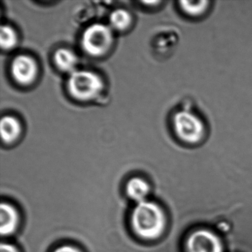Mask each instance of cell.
Wrapping results in <instances>:
<instances>
[{"instance_id":"cell-1","label":"cell","mask_w":252,"mask_h":252,"mask_svg":"<svg viewBox=\"0 0 252 252\" xmlns=\"http://www.w3.org/2000/svg\"><path fill=\"white\" fill-rule=\"evenodd\" d=\"M131 224L137 235L145 240H154L164 231L166 216L157 203L147 200L137 203L134 208Z\"/></svg>"},{"instance_id":"cell-2","label":"cell","mask_w":252,"mask_h":252,"mask_svg":"<svg viewBox=\"0 0 252 252\" xmlns=\"http://www.w3.org/2000/svg\"><path fill=\"white\" fill-rule=\"evenodd\" d=\"M103 87L100 76L89 70H76L70 73L67 80L69 93L79 101L94 99L101 92Z\"/></svg>"},{"instance_id":"cell-3","label":"cell","mask_w":252,"mask_h":252,"mask_svg":"<svg viewBox=\"0 0 252 252\" xmlns=\"http://www.w3.org/2000/svg\"><path fill=\"white\" fill-rule=\"evenodd\" d=\"M175 133L180 140L188 144H196L203 139L206 132L204 123L190 111L178 112L173 118Z\"/></svg>"},{"instance_id":"cell-4","label":"cell","mask_w":252,"mask_h":252,"mask_svg":"<svg viewBox=\"0 0 252 252\" xmlns=\"http://www.w3.org/2000/svg\"><path fill=\"white\" fill-rule=\"evenodd\" d=\"M113 42L111 29L105 25L89 26L84 32L82 44L84 50L90 55L98 57L107 52Z\"/></svg>"},{"instance_id":"cell-5","label":"cell","mask_w":252,"mask_h":252,"mask_svg":"<svg viewBox=\"0 0 252 252\" xmlns=\"http://www.w3.org/2000/svg\"><path fill=\"white\" fill-rule=\"evenodd\" d=\"M187 252H223L220 237L213 231L199 229L191 233L186 241Z\"/></svg>"},{"instance_id":"cell-6","label":"cell","mask_w":252,"mask_h":252,"mask_svg":"<svg viewBox=\"0 0 252 252\" xmlns=\"http://www.w3.org/2000/svg\"><path fill=\"white\" fill-rule=\"evenodd\" d=\"M11 73L18 83L29 85L34 81L37 74L36 62L29 56H18L11 64Z\"/></svg>"},{"instance_id":"cell-7","label":"cell","mask_w":252,"mask_h":252,"mask_svg":"<svg viewBox=\"0 0 252 252\" xmlns=\"http://www.w3.org/2000/svg\"><path fill=\"white\" fill-rule=\"evenodd\" d=\"M19 215L17 209L8 203L0 206V233L2 236L14 234L18 227Z\"/></svg>"},{"instance_id":"cell-8","label":"cell","mask_w":252,"mask_h":252,"mask_svg":"<svg viewBox=\"0 0 252 252\" xmlns=\"http://www.w3.org/2000/svg\"><path fill=\"white\" fill-rule=\"evenodd\" d=\"M126 191L129 198L136 203L147 200L150 193V186L142 178H133L129 180L126 186Z\"/></svg>"},{"instance_id":"cell-9","label":"cell","mask_w":252,"mask_h":252,"mask_svg":"<svg viewBox=\"0 0 252 252\" xmlns=\"http://www.w3.org/2000/svg\"><path fill=\"white\" fill-rule=\"evenodd\" d=\"M0 132L2 141L5 143H11L15 141L20 135L21 125L16 118L10 116H5L1 120Z\"/></svg>"},{"instance_id":"cell-10","label":"cell","mask_w":252,"mask_h":252,"mask_svg":"<svg viewBox=\"0 0 252 252\" xmlns=\"http://www.w3.org/2000/svg\"><path fill=\"white\" fill-rule=\"evenodd\" d=\"M54 62L62 71L72 73L76 71L78 58L76 54L70 50L61 48L55 53Z\"/></svg>"},{"instance_id":"cell-11","label":"cell","mask_w":252,"mask_h":252,"mask_svg":"<svg viewBox=\"0 0 252 252\" xmlns=\"http://www.w3.org/2000/svg\"><path fill=\"white\" fill-rule=\"evenodd\" d=\"M209 1L206 0L180 2V7L183 12L191 17H198L203 15L209 8Z\"/></svg>"},{"instance_id":"cell-12","label":"cell","mask_w":252,"mask_h":252,"mask_svg":"<svg viewBox=\"0 0 252 252\" xmlns=\"http://www.w3.org/2000/svg\"><path fill=\"white\" fill-rule=\"evenodd\" d=\"M131 17L128 11L124 9L115 10L110 16V26L118 31H123L129 26Z\"/></svg>"},{"instance_id":"cell-13","label":"cell","mask_w":252,"mask_h":252,"mask_svg":"<svg viewBox=\"0 0 252 252\" xmlns=\"http://www.w3.org/2000/svg\"><path fill=\"white\" fill-rule=\"evenodd\" d=\"M17 36L15 31L8 26H3L0 30V45L2 49L10 50L15 46Z\"/></svg>"},{"instance_id":"cell-14","label":"cell","mask_w":252,"mask_h":252,"mask_svg":"<svg viewBox=\"0 0 252 252\" xmlns=\"http://www.w3.org/2000/svg\"><path fill=\"white\" fill-rule=\"evenodd\" d=\"M54 252H82L79 249L70 245H63L54 250Z\"/></svg>"},{"instance_id":"cell-15","label":"cell","mask_w":252,"mask_h":252,"mask_svg":"<svg viewBox=\"0 0 252 252\" xmlns=\"http://www.w3.org/2000/svg\"><path fill=\"white\" fill-rule=\"evenodd\" d=\"M0 252H19L14 245L8 243H2L0 246Z\"/></svg>"}]
</instances>
